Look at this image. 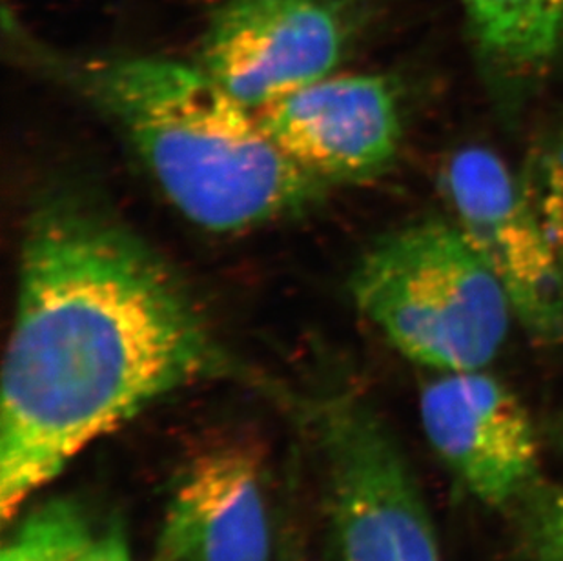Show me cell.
<instances>
[{
  "mask_svg": "<svg viewBox=\"0 0 563 561\" xmlns=\"http://www.w3.org/2000/svg\"><path fill=\"white\" fill-rule=\"evenodd\" d=\"M86 561H132L123 530L113 525L104 535L97 536Z\"/></svg>",
  "mask_w": 563,
  "mask_h": 561,
  "instance_id": "cell-14",
  "label": "cell"
},
{
  "mask_svg": "<svg viewBox=\"0 0 563 561\" xmlns=\"http://www.w3.org/2000/svg\"><path fill=\"white\" fill-rule=\"evenodd\" d=\"M362 16L356 0H224L208 19L196 64L260 112L335 74Z\"/></svg>",
  "mask_w": 563,
  "mask_h": 561,
  "instance_id": "cell-5",
  "label": "cell"
},
{
  "mask_svg": "<svg viewBox=\"0 0 563 561\" xmlns=\"http://www.w3.org/2000/svg\"><path fill=\"white\" fill-rule=\"evenodd\" d=\"M283 561H301L298 558V554H294L292 551H288L287 554H285V560Z\"/></svg>",
  "mask_w": 563,
  "mask_h": 561,
  "instance_id": "cell-16",
  "label": "cell"
},
{
  "mask_svg": "<svg viewBox=\"0 0 563 561\" xmlns=\"http://www.w3.org/2000/svg\"><path fill=\"white\" fill-rule=\"evenodd\" d=\"M457 227L504 288L510 310L540 343L563 339L562 250L498 155L457 152L445 169Z\"/></svg>",
  "mask_w": 563,
  "mask_h": 561,
  "instance_id": "cell-6",
  "label": "cell"
},
{
  "mask_svg": "<svg viewBox=\"0 0 563 561\" xmlns=\"http://www.w3.org/2000/svg\"><path fill=\"white\" fill-rule=\"evenodd\" d=\"M307 410L323 454L327 561H441L420 487L382 419L351 396Z\"/></svg>",
  "mask_w": 563,
  "mask_h": 561,
  "instance_id": "cell-4",
  "label": "cell"
},
{
  "mask_svg": "<svg viewBox=\"0 0 563 561\" xmlns=\"http://www.w3.org/2000/svg\"><path fill=\"white\" fill-rule=\"evenodd\" d=\"M556 441L563 450V413L560 414L559 421H556Z\"/></svg>",
  "mask_w": 563,
  "mask_h": 561,
  "instance_id": "cell-15",
  "label": "cell"
},
{
  "mask_svg": "<svg viewBox=\"0 0 563 561\" xmlns=\"http://www.w3.org/2000/svg\"><path fill=\"white\" fill-rule=\"evenodd\" d=\"M38 74L113 122L172 207L213 233L246 232L296 218L327 186L294 165L251 108L196 63L174 58L74 57L10 30Z\"/></svg>",
  "mask_w": 563,
  "mask_h": 561,
  "instance_id": "cell-2",
  "label": "cell"
},
{
  "mask_svg": "<svg viewBox=\"0 0 563 561\" xmlns=\"http://www.w3.org/2000/svg\"><path fill=\"white\" fill-rule=\"evenodd\" d=\"M272 143L321 185H360L393 165L404 138L385 75L332 74L255 112Z\"/></svg>",
  "mask_w": 563,
  "mask_h": 561,
  "instance_id": "cell-7",
  "label": "cell"
},
{
  "mask_svg": "<svg viewBox=\"0 0 563 561\" xmlns=\"http://www.w3.org/2000/svg\"><path fill=\"white\" fill-rule=\"evenodd\" d=\"M526 532L538 561H563V491L542 496L532 505Z\"/></svg>",
  "mask_w": 563,
  "mask_h": 561,
  "instance_id": "cell-12",
  "label": "cell"
},
{
  "mask_svg": "<svg viewBox=\"0 0 563 561\" xmlns=\"http://www.w3.org/2000/svg\"><path fill=\"white\" fill-rule=\"evenodd\" d=\"M540 213L543 223L563 252V138L545 161Z\"/></svg>",
  "mask_w": 563,
  "mask_h": 561,
  "instance_id": "cell-13",
  "label": "cell"
},
{
  "mask_svg": "<svg viewBox=\"0 0 563 561\" xmlns=\"http://www.w3.org/2000/svg\"><path fill=\"white\" fill-rule=\"evenodd\" d=\"M427 440L457 482L489 507L526 498L540 471L531 416L484 371L441 372L420 396Z\"/></svg>",
  "mask_w": 563,
  "mask_h": 561,
  "instance_id": "cell-8",
  "label": "cell"
},
{
  "mask_svg": "<svg viewBox=\"0 0 563 561\" xmlns=\"http://www.w3.org/2000/svg\"><path fill=\"white\" fill-rule=\"evenodd\" d=\"M234 380L279 385L224 349L176 271L101 197L48 191L22 232L2 365L0 516L163 396Z\"/></svg>",
  "mask_w": 563,
  "mask_h": 561,
  "instance_id": "cell-1",
  "label": "cell"
},
{
  "mask_svg": "<svg viewBox=\"0 0 563 561\" xmlns=\"http://www.w3.org/2000/svg\"><path fill=\"white\" fill-rule=\"evenodd\" d=\"M96 538L77 505L55 499L16 525L0 561H86Z\"/></svg>",
  "mask_w": 563,
  "mask_h": 561,
  "instance_id": "cell-11",
  "label": "cell"
},
{
  "mask_svg": "<svg viewBox=\"0 0 563 561\" xmlns=\"http://www.w3.org/2000/svg\"><path fill=\"white\" fill-rule=\"evenodd\" d=\"M460 2L482 57L500 74H540L563 48V0Z\"/></svg>",
  "mask_w": 563,
  "mask_h": 561,
  "instance_id": "cell-10",
  "label": "cell"
},
{
  "mask_svg": "<svg viewBox=\"0 0 563 561\" xmlns=\"http://www.w3.org/2000/svg\"><path fill=\"white\" fill-rule=\"evenodd\" d=\"M263 454L229 443L185 472L161 532L159 561H271Z\"/></svg>",
  "mask_w": 563,
  "mask_h": 561,
  "instance_id": "cell-9",
  "label": "cell"
},
{
  "mask_svg": "<svg viewBox=\"0 0 563 561\" xmlns=\"http://www.w3.org/2000/svg\"><path fill=\"white\" fill-rule=\"evenodd\" d=\"M352 299L394 349L440 372L484 371L509 332L500 283L457 224L421 221L357 261Z\"/></svg>",
  "mask_w": 563,
  "mask_h": 561,
  "instance_id": "cell-3",
  "label": "cell"
}]
</instances>
